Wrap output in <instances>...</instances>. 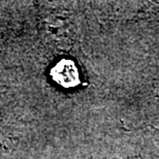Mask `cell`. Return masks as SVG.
Segmentation results:
<instances>
[{
    "mask_svg": "<svg viewBox=\"0 0 159 159\" xmlns=\"http://www.w3.org/2000/svg\"><path fill=\"white\" fill-rule=\"evenodd\" d=\"M150 128V130L152 131V134H153V136L155 138V139L159 143V125L157 126H151L149 127Z\"/></svg>",
    "mask_w": 159,
    "mask_h": 159,
    "instance_id": "cell-1",
    "label": "cell"
}]
</instances>
